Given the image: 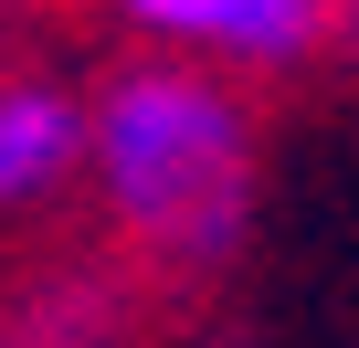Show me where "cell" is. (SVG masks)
Masks as SVG:
<instances>
[{"mask_svg":"<svg viewBox=\"0 0 359 348\" xmlns=\"http://www.w3.org/2000/svg\"><path fill=\"white\" fill-rule=\"evenodd\" d=\"M85 106H95L85 180L116 211V232H137L180 274H222L254 232V106L233 64L158 53V64H127Z\"/></svg>","mask_w":359,"mask_h":348,"instance_id":"6da1fadb","label":"cell"},{"mask_svg":"<svg viewBox=\"0 0 359 348\" xmlns=\"http://www.w3.org/2000/svg\"><path fill=\"white\" fill-rule=\"evenodd\" d=\"M116 22L180 53H212L233 74H285L327 53V0H116Z\"/></svg>","mask_w":359,"mask_h":348,"instance_id":"7a4b0ae2","label":"cell"},{"mask_svg":"<svg viewBox=\"0 0 359 348\" xmlns=\"http://www.w3.org/2000/svg\"><path fill=\"white\" fill-rule=\"evenodd\" d=\"M85 137H95V106L74 85H53V74L0 85V222L53 211L85 180Z\"/></svg>","mask_w":359,"mask_h":348,"instance_id":"3957f363","label":"cell"},{"mask_svg":"<svg viewBox=\"0 0 359 348\" xmlns=\"http://www.w3.org/2000/svg\"><path fill=\"white\" fill-rule=\"evenodd\" d=\"M327 53L359 74V0H327Z\"/></svg>","mask_w":359,"mask_h":348,"instance_id":"277c9868","label":"cell"}]
</instances>
